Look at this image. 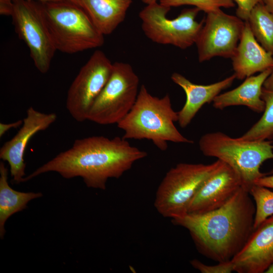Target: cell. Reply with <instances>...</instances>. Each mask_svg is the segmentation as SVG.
Here are the masks:
<instances>
[{
  "mask_svg": "<svg viewBox=\"0 0 273 273\" xmlns=\"http://www.w3.org/2000/svg\"><path fill=\"white\" fill-rule=\"evenodd\" d=\"M237 6L236 16L246 21L253 8L258 4L262 3V0H234Z\"/></svg>",
  "mask_w": 273,
  "mask_h": 273,
  "instance_id": "25",
  "label": "cell"
},
{
  "mask_svg": "<svg viewBox=\"0 0 273 273\" xmlns=\"http://www.w3.org/2000/svg\"><path fill=\"white\" fill-rule=\"evenodd\" d=\"M262 3L267 10L273 15V0H262Z\"/></svg>",
  "mask_w": 273,
  "mask_h": 273,
  "instance_id": "30",
  "label": "cell"
},
{
  "mask_svg": "<svg viewBox=\"0 0 273 273\" xmlns=\"http://www.w3.org/2000/svg\"><path fill=\"white\" fill-rule=\"evenodd\" d=\"M255 203L253 230L273 215V191L267 188L254 185L248 191Z\"/></svg>",
  "mask_w": 273,
  "mask_h": 273,
  "instance_id": "22",
  "label": "cell"
},
{
  "mask_svg": "<svg viewBox=\"0 0 273 273\" xmlns=\"http://www.w3.org/2000/svg\"><path fill=\"white\" fill-rule=\"evenodd\" d=\"M254 185L263 186L273 190V175H265L257 179Z\"/></svg>",
  "mask_w": 273,
  "mask_h": 273,
  "instance_id": "28",
  "label": "cell"
},
{
  "mask_svg": "<svg viewBox=\"0 0 273 273\" xmlns=\"http://www.w3.org/2000/svg\"><path fill=\"white\" fill-rule=\"evenodd\" d=\"M255 206L241 187L220 208L203 214L188 213L171 219L190 233L200 253L218 262L231 260L253 231Z\"/></svg>",
  "mask_w": 273,
  "mask_h": 273,
  "instance_id": "2",
  "label": "cell"
},
{
  "mask_svg": "<svg viewBox=\"0 0 273 273\" xmlns=\"http://www.w3.org/2000/svg\"><path fill=\"white\" fill-rule=\"evenodd\" d=\"M224 163L219 159L210 164L180 163L170 169L156 193V210L163 217L171 219L186 214L204 181Z\"/></svg>",
  "mask_w": 273,
  "mask_h": 273,
  "instance_id": "6",
  "label": "cell"
},
{
  "mask_svg": "<svg viewBox=\"0 0 273 273\" xmlns=\"http://www.w3.org/2000/svg\"><path fill=\"white\" fill-rule=\"evenodd\" d=\"M141 1L142 2V3H144L145 4L149 5V4L157 2L158 0H141Z\"/></svg>",
  "mask_w": 273,
  "mask_h": 273,
  "instance_id": "32",
  "label": "cell"
},
{
  "mask_svg": "<svg viewBox=\"0 0 273 273\" xmlns=\"http://www.w3.org/2000/svg\"><path fill=\"white\" fill-rule=\"evenodd\" d=\"M236 78L234 74L218 82L202 85L191 82L178 73H173L171 76L172 81L179 86L186 95L185 104L177 112L179 126L182 128L187 126L204 104L212 102L222 90L231 86Z\"/></svg>",
  "mask_w": 273,
  "mask_h": 273,
  "instance_id": "15",
  "label": "cell"
},
{
  "mask_svg": "<svg viewBox=\"0 0 273 273\" xmlns=\"http://www.w3.org/2000/svg\"><path fill=\"white\" fill-rule=\"evenodd\" d=\"M199 146L204 155L217 158L231 167L239 175L242 187L247 191L257 179L267 174L260 171L262 164L273 159L270 140L246 141L217 131L202 135Z\"/></svg>",
  "mask_w": 273,
  "mask_h": 273,
  "instance_id": "4",
  "label": "cell"
},
{
  "mask_svg": "<svg viewBox=\"0 0 273 273\" xmlns=\"http://www.w3.org/2000/svg\"><path fill=\"white\" fill-rule=\"evenodd\" d=\"M91 20L104 35L112 33L124 20L132 0H80Z\"/></svg>",
  "mask_w": 273,
  "mask_h": 273,
  "instance_id": "18",
  "label": "cell"
},
{
  "mask_svg": "<svg viewBox=\"0 0 273 273\" xmlns=\"http://www.w3.org/2000/svg\"><path fill=\"white\" fill-rule=\"evenodd\" d=\"M178 119V113L172 109L169 94L161 98L153 96L143 84L134 105L117 124L124 132L123 139L150 140L164 151L168 148L167 142L193 143L175 127L174 122Z\"/></svg>",
  "mask_w": 273,
  "mask_h": 273,
  "instance_id": "3",
  "label": "cell"
},
{
  "mask_svg": "<svg viewBox=\"0 0 273 273\" xmlns=\"http://www.w3.org/2000/svg\"><path fill=\"white\" fill-rule=\"evenodd\" d=\"M231 59L234 74L240 80L273 68V55L258 42L247 21Z\"/></svg>",
  "mask_w": 273,
  "mask_h": 273,
  "instance_id": "16",
  "label": "cell"
},
{
  "mask_svg": "<svg viewBox=\"0 0 273 273\" xmlns=\"http://www.w3.org/2000/svg\"><path fill=\"white\" fill-rule=\"evenodd\" d=\"M34 1H38V2H42V3L71 2L70 0H34Z\"/></svg>",
  "mask_w": 273,
  "mask_h": 273,
  "instance_id": "31",
  "label": "cell"
},
{
  "mask_svg": "<svg viewBox=\"0 0 273 273\" xmlns=\"http://www.w3.org/2000/svg\"><path fill=\"white\" fill-rule=\"evenodd\" d=\"M241 187L239 175L224 163L204 181L191 202L188 213L203 214L217 209L225 204Z\"/></svg>",
  "mask_w": 273,
  "mask_h": 273,
  "instance_id": "14",
  "label": "cell"
},
{
  "mask_svg": "<svg viewBox=\"0 0 273 273\" xmlns=\"http://www.w3.org/2000/svg\"><path fill=\"white\" fill-rule=\"evenodd\" d=\"M23 122V120H18L9 123H0V138H2L9 130L21 126Z\"/></svg>",
  "mask_w": 273,
  "mask_h": 273,
  "instance_id": "27",
  "label": "cell"
},
{
  "mask_svg": "<svg viewBox=\"0 0 273 273\" xmlns=\"http://www.w3.org/2000/svg\"><path fill=\"white\" fill-rule=\"evenodd\" d=\"M247 21L258 42L273 55V15L260 3L253 8Z\"/></svg>",
  "mask_w": 273,
  "mask_h": 273,
  "instance_id": "20",
  "label": "cell"
},
{
  "mask_svg": "<svg viewBox=\"0 0 273 273\" xmlns=\"http://www.w3.org/2000/svg\"><path fill=\"white\" fill-rule=\"evenodd\" d=\"M272 68L245 78L238 87L217 95L213 100V106L218 109L232 106H245L255 112L264 111L265 103L261 99L263 84Z\"/></svg>",
  "mask_w": 273,
  "mask_h": 273,
  "instance_id": "17",
  "label": "cell"
},
{
  "mask_svg": "<svg viewBox=\"0 0 273 273\" xmlns=\"http://www.w3.org/2000/svg\"><path fill=\"white\" fill-rule=\"evenodd\" d=\"M261 99L265 103L263 114L257 122L239 137L242 140L260 141L273 139V90L263 87Z\"/></svg>",
  "mask_w": 273,
  "mask_h": 273,
  "instance_id": "21",
  "label": "cell"
},
{
  "mask_svg": "<svg viewBox=\"0 0 273 273\" xmlns=\"http://www.w3.org/2000/svg\"><path fill=\"white\" fill-rule=\"evenodd\" d=\"M14 11L13 0H0V14L12 16Z\"/></svg>",
  "mask_w": 273,
  "mask_h": 273,
  "instance_id": "26",
  "label": "cell"
},
{
  "mask_svg": "<svg viewBox=\"0 0 273 273\" xmlns=\"http://www.w3.org/2000/svg\"><path fill=\"white\" fill-rule=\"evenodd\" d=\"M147 155L122 138L88 136L75 140L70 148L25 176L23 182L55 172L67 179L80 177L87 187L105 190L109 178H120Z\"/></svg>",
  "mask_w": 273,
  "mask_h": 273,
  "instance_id": "1",
  "label": "cell"
},
{
  "mask_svg": "<svg viewBox=\"0 0 273 273\" xmlns=\"http://www.w3.org/2000/svg\"><path fill=\"white\" fill-rule=\"evenodd\" d=\"M113 63L101 50L94 52L81 68L67 94L66 107L77 122L87 120L95 101L108 82Z\"/></svg>",
  "mask_w": 273,
  "mask_h": 273,
  "instance_id": "10",
  "label": "cell"
},
{
  "mask_svg": "<svg viewBox=\"0 0 273 273\" xmlns=\"http://www.w3.org/2000/svg\"><path fill=\"white\" fill-rule=\"evenodd\" d=\"M57 118L55 113H46L29 107L17 133L0 149V158L8 163L15 183H22L25 177L24 153L30 139L37 132L48 129Z\"/></svg>",
  "mask_w": 273,
  "mask_h": 273,
  "instance_id": "12",
  "label": "cell"
},
{
  "mask_svg": "<svg viewBox=\"0 0 273 273\" xmlns=\"http://www.w3.org/2000/svg\"><path fill=\"white\" fill-rule=\"evenodd\" d=\"M8 169L0 163V238L6 233L5 223L15 213L22 211L32 200L42 197L41 193L22 192L12 189L8 183Z\"/></svg>",
  "mask_w": 273,
  "mask_h": 273,
  "instance_id": "19",
  "label": "cell"
},
{
  "mask_svg": "<svg viewBox=\"0 0 273 273\" xmlns=\"http://www.w3.org/2000/svg\"><path fill=\"white\" fill-rule=\"evenodd\" d=\"M161 5L171 7L193 6L206 14L221 8H231L236 4L233 0H159Z\"/></svg>",
  "mask_w": 273,
  "mask_h": 273,
  "instance_id": "23",
  "label": "cell"
},
{
  "mask_svg": "<svg viewBox=\"0 0 273 273\" xmlns=\"http://www.w3.org/2000/svg\"><path fill=\"white\" fill-rule=\"evenodd\" d=\"M70 1L73 4H75L76 6H78L82 8L81 2L80 0H70Z\"/></svg>",
  "mask_w": 273,
  "mask_h": 273,
  "instance_id": "33",
  "label": "cell"
},
{
  "mask_svg": "<svg viewBox=\"0 0 273 273\" xmlns=\"http://www.w3.org/2000/svg\"><path fill=\"white\" fill-rule=\"evenodd\" d=\"M139 85V77L130 64L113 63L111 75L93 105L87 120L101 125L119 123L134 105Z\"/></svg>",
  "mask_w": 273,
  "mask_h": 273,
  "instance_id": "8",
  "label": "cell"
},
{
  "mask_svg": "<svg viewBox=\"0 0 273 273\" xmlns=\"http://www.w3.org/2000/svg\"><path fill=\"white\" fill-rule=\"evenodd\" d=\"M263 87L267 89L273 90V68L271 73L265 80L263 84Z\"/></svg>",
  "mask_w": 273,
  "mask_h": 273,
  "instance_id": "29",
  "label": "cell"
},
{
  "mask_svg": "<svg viewBox=\"0 0 273 273\" xmlns=\"http://www.w3.org/2000/svg\"><path fill=\"white\" fill-rule=\"evenodd\" d=\"M206 14L195 42L199 62L215 57L231 59L242 36L245 21L221 9Z\"/></svg>",
  "mask_w": 273,
  "mask_h": 273,
  "instance_id": "11",
  "label": "cell"
},
{
  "mask_svg": "<svg viewBox=\"0 0 273 273\" xmlns=\"http://www.w3.org/2000/svg\"><path fill=\"white\" fill-rule=\"evenodd\" d=\"M231 261L238 273H263L273 264V215L253 230Z\"/></svg>",
  "mask_w": 273,
  "mask_h": 273,
  "instance_id": "13",
  "label": "cell"
},
{
  "mask_svg": "<svg viewBox=\"0 0 273 273\" xmlns=\"http://www.w3.org/2000/svg\"><path fill=\"white\" fill-rule=\"evenodd\" d=\"M40 3L56 50L72 54L104 43V35L82 8L71 2Z\"/></svg>",
  "mask_w": 273,
  "mask_h": 273,
  "instance_id": "5",
  "label": "cell"
},
{
  "mask_svg": "<svg viewBox=\"0 0 273 273\" xmlns=\"http://www.w3.org/2000/svg\"><path fill=\"white\" fill-rule=\"evenodd\" d=\"M266 273H273V264L266 270Z\"/></svg>",
  "mask_w": 273,
  "mask_h": 273,
  "instance_id": "34",
  "label": "cell"
},
{
  "mask_svg": "<svg viewBox=\"0 0 273 273\" xmlns=\"http://www.w3.org/2000/svg\"><path fill=\"white\" fill-rule=\"evenodd\" d=\"M170 9L157 2L147 5L139 13L142 30L154 42L187 49L195 43L203 26L204 20H196L200 10L196 7L186 9L170 19L167 14Z\"/></svg>",
  "mask_w": 273,
  "mask_h": 273,
  "instance_id": "7",
  "label": "cell"
},
{
  "mask_svg": "<svg viewBox=\"0 0 273 273\" xmlns=\"http://www.w3.org/2000/svg\"><path fill=\"white\" fill-rule=\"evenodd\" d=\"M192 266L202 273H230L234 271V265L231 260L218 262L217 264L208 265L197 259L190 261Z\"/></svg>",
  "mask_w": 273,
  "mask_h": 273,
  "instance_id": "24",
  "label": "cell"
},
{
  "mask_svg": "<svg viewBox=\"0 0 273 273\" xmlns=\"http://www.w3.org/2000/svg\"><path fill=\"white\" fill-rule=\"evenodd\" d=\"M13 1L11 17L15 32L28 48L35 67L40 73H46L57 50L44 22L41 3Z\"/></svg>",
  "mask_w": 273,
  "mask_h": 273,
  "instance_id": "9",
  "label": "cell"
}]
</instances>
